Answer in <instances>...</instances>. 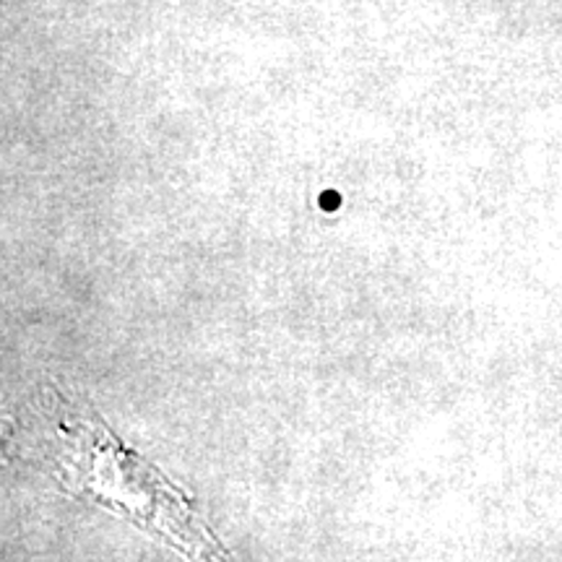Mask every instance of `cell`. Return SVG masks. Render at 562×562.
<instances>
[{
	"instance_id": "obj_1",
	"label": "cell",
	"mask_w": 562,
	"mask_h": 562,
	"mask_svg": "<svg viewBox=\"0 0 562 562\" xmlns=\"http://www.w3.org/2000/svg\"><path fill=\"white\" fill-rule=\"evenodd\" d=\"M58 427L63 442L58 467L68 487L91 503L110 505L191 558L222 554V547L193 516L178 487L140 456L125 451L104 425L74 417V422L63 419Z\"/></svg>"
}]
</instances>
